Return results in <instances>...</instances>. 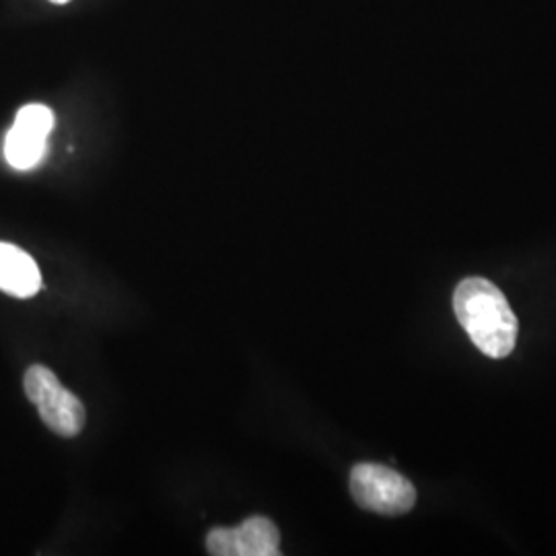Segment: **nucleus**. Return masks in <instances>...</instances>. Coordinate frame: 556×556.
Wrapping results in <instances>:
<instances>
[{
	"mask_svg": "<svg viewBox=\"0 0 556 556\" xmlns=\"http://www.w3.org/2000/svg\"><path fill=\"white\" fill-rule=\"evenodd\" d=\"M454 312L466 334L486 357H509L516 349L517 318L497 285L466 278L456 287Z\"/></svg>",
	"mask_w": 556,
	"mask_h": 556,
	"instance_id": "f257e3e1",
	"label": "nucleus"
},
{
	"mask_svg": "<svg viewBox=\"0 0 556 556\" xmlns=\"http://www.w3.org/2000/svg\"><path fill=\"white\" fill-rule=\"evenodd\" d=\"M25 394L38 408L43 425L60 438H77L87 413L79 397L68 392L46 365H31L23 378Z\"/></svg>",
	"mask_w": 556,
	"mask_h": 556,
	"instance_id": "f03ea898",
	"label": "nucleus"
},
{
	"mask_svg": "<svg viewBox=\"0 0 556 556\" xmlns=\"http://www.w3.org/2000/svg\"><path fill=\"white\" fill-rule=\"evenodd\" d=\"M351 495L361 509L379 516L408 514L417 503L413 482L379 464H357L351 470Z\"/></svg>",
	"mask_w": 556,
	"mask_h": 556,
	"instance_id": "7ed1b4c3",
	"label": "nucleus"
},
{
	"mask_svg": "<svg viewBox=\"0 0 556 556\" xmlns=\"http://www.w3.org/2000/svg\"><path fill=\"white\" fill-rule=\"evenodd\" d=\"M54 128V114L41 103L21 108L4 140V157L20 172L36 167L46 155V140Z\"/></svg>",
	"mask_w": 556,
	"mask_h": 556,
	"instance_id": "20e7f679",
	"label": "nucleus"
},
{
	"mask_svg": "<svg viewBox=\"0 0 556 556\" xmlns=\"http://www.w3.org/2000/svg\"><path fill=\"white\" fill-rule=\"evenodd\" d=\"M280 532L268 517H250L236 528H215L206 538L213 556H277Z\"/></svg>",
	"mask_w": 556,
	"mask_h": 556,
	"instance_id": "39448f33",
	"label": "nucleus"
},
{
	"mask_svg": "<svg viewBox=\"0 0 556 556\" xmlns=\"http://www.w3.org/2000/svg\"><path fill=\"white\" fill-rule=\"evenodd\" d=\"M41 289V273L27 252L0 241V291L17 299L34 298Z\"/></svg>",
	"mask_w": 556,
	"mask_h": 556,
	"instance_id": "423d86ee",
	"label": "nucleus"
},
{
	"mask_svg": "<svg viewBox=\"0 0 556 556\" xmlns=\"http://www.w3.org/2000/svg\"><path fill=\"white\" fill-rule=\"evenodd\" d=\"M52 2H56V4H64V2H68V0H52Z\"/></svg>",
	"mask_w": 556,
	"mask_h": 556,
	"instance_id": "0eeeda50",
	"label": "nucleus"
}]
</instances>
